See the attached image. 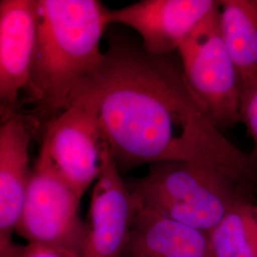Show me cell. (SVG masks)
<instances>
[{"label":"cell","mask_w":257,"mask_h":257,"mask_svg":"<svg viewBox=\"0 0 257 257\" xmlns=\"http://www.w3.org/2000/svg\"><path fill=\"white\" fill-rule=\"evenodd\" d=\"M72 105L97 115L120 174L178 160L212 167L249 190L256 187V156L221 133L172 55H154L132 37L110 36L101 63L74 86L63 110Z\"/></svg>","instance_id":"6da1fadb"},{"label":"cell","mask_w":257,"mask_h":257,"mask_svg":"<svg viewBox=\"0 0 257 257\" xmlns=\"http://www.w3.org/2000/svg\"><path fill=\"white\" fill-rule=\"evenodd\" d=\"M37 47L26 91L55 116L74 86L101 63L109 10L97 0H37Z\"/></svg>","instance_id":"7a4b0ae2"},{"label":"cell","mask_w":257,"mask_h":257,"mask_svg":"<svg viewBox=\"0 0 257 257\" xmlns=\"http://www.w3.org/2000/svg\"><path fill=\"white\" fill-rule=\"evenodd\" d=\"M138 209L157 213L204 232L211 231L250 190L210 167L161 161L147 175L126 182Z\"/></svg>","instance_id":"3957f363"},{"label":"cell","mask_w":257,"mask_h":257,"mask_svg":"<svg viewBox=\"0 0 257 257\" xmlns=\"http://www.w3.org/2000/svg\"><path fill=\"white\" fill-rule=\"evenodd\" d=\"M177 53L186 80L211 121L220 130L241 121L238 79L222 34L219 2Z\"/></svg>","instance_id":"277c9868"},{"label":"cell","mask_w":257,"mask_h":257,"mask_svg":"<svg viewBox=\"0 0 257 257\" xmlns=\"http://www.w3.org/2000/svg\"><path fill=\"white\" fill-rule=\"evenodd\" d=\"M39 154L46 156L80 199L113 162L97 115L81 105L67 107L49 122Z\"/></svg>","instance_id":"5b68a950"},{"label":"cell","mask_w":257,"mask_h":257,"mask_svg":"<svg viewBox=\"0 0 257 257\" xmlns=\"http://www.w3.org/2000/svg\"><path fill=\"white\" fill-rule=\"evenodd\" d=\"M80 201L46 156L39 154L16 232L28 243L60 246L81 253L85 223L79 216Z\"/></svg>","instance_id":"8992f818"},{"label":"cell","mask_w":257,"mask_h":257,"mask_svg":"<svg viewBox=\"0 0 257 257\" xmlns=\"http://www.w3.org/2000/svg\"><path fill=\"white\" fill-rule=\"evenodd\" d=\"M138 207L114 161L96 180L85 223L82 257H121Z\"/></svg>","instance_id":"52a82bcc"},{"label":"cell","mask_w":257,"mask_h":257,"mask_svg":"<svg viewBox=\"0 0 257 257\" xmlns=\"http://www.w3.org/2000/svg\"><path fill=\"white\" fill-rule=\"evenodd\" d=\"M218 1L143 0L121 9L109 11V24L134 29L149 53L172 55L194 27Z\"/></svg>","instance_id":"ba28073f"},{"label":"cell","mask_w":257,"mask_h":257,"mask_svg":"<svg viewBox=\"0 0 257 257\" xmlns=\"http://www.w3.org/2000/svg\"><path fill=\"white\" fill-rule=\"evenodd\" d=\"M37 39V0L0 1V100L3 116L15 113L26 89Z\"/></svg>","instance_id":"9c48e42d"},{"label":"cell","mask_w":257,"mask_h":257,"mask_svg":"<svg viewBox=\"0 0 257 257\" xmlns=\"http://www.w3.org/2000/svg\"><path fill=\"white\" fill-rule=\"evenodd\" d=\"M31 132L16 113L3 116L0 127V243L13 241L32 171L29 167Z\"/></svg>","instance_id":"30bf717a"},{"label":"cell","mask_w":257,"mask_h":257,"mask_svg":"<svg viewBox=\"0 0 257 257\" xmlns=\"http://www.w3.org/2000/svg\"><path fill=\"white\" fill-rule=\"evenodd\" d=\"M121 257H213L208 233L138 209Z\"/></svg>","instance_id":"8fae6325"},{"label":"cell","mask_w":257,"mask_h":257,"mask_svg":"<svg viewBox=\"0 0 257 257\" xmlns=\"http://www.w3.org/2000/svg\"><path fill=\"white\" fill-rule=\"evenodd\" d=\"M221 29L235 67L240 100L257 87V0H222Z\"/></svg>","instance_id":"7c38bea8"},{"label":"cell","mask_w":257,"mask_h":257,"mask_svg":"<svg viewBox=\"0 0 257 257\" xmlns=\"http://www.w3.org/2000/svg\"><path fill=\"white\" fill-rule=\"evenodd\" d=\"M208 237L213 257H257V201L237 203Z\"/></svg>","instance_id":"4fadbf2b"},{"label":"cell","mask_w":257,"mask_h":257,"mask_svg":"<svg viewBox=\"0 0 257 257\" xmlns=\"http://www.w3.org/2000/svg\"><path fill=\"white\" fill-rule=\"evenodd\" d=\"M240 116L253 140L257 155V87L241 101Z\"/></svg>","instance_id":"5bb4252c"},{"label":"cell","mask_w":257,"mask_h":257,"mask_svg":"<svg viewBox=\"0 0 257 257\" xmlns=\"http://www.w3.org/2000/svg\"><path fill=\"white\" fill-rule=\"evenodd\" d=\"M22 257H82L81 253L73 248L54 245L28 243L24 247Z\"/></svg>","instance_id":"9a60e30c"},{"label":"cell","mask_w":257,"mask_h":257,"mask_svg":"<svg viewBox=\"0 0 257 257\" xmlns=\"http://www.w3.org/2000/svg\"><path fill=\"white\" fill-rule=\"evenodd\" d=\"M24 247L13 241L0 243V257H22Z\"/></svg>","instance_id":"2e32d148"}]
</instances>
